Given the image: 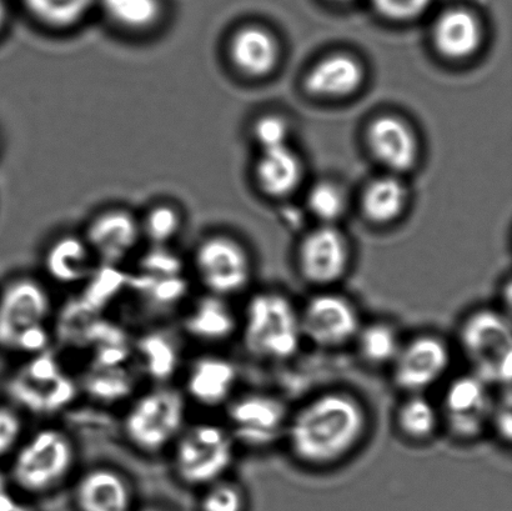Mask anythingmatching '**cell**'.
Segmentation results:
<instances>
[{
  "instance_id": "6",
  "label": "cell",
  "mask_w": 512,
  "mask_h": 511,
  "mask_svg": "<svg viewBox=\"0 0 512 511\" xmlns=\"http://www.w3.org/2000/svg\"><path fill=\"white\" fill-rule=\"evenodd\" d=\"M238 447L224 423L189 422L168 452L175 482L197 493L230 477Z\"/></svg>"
},
{
  "instance_id": "3",
  "label": "cell",
  "mask_w": 512,
  "mask_h": 511,
  "mask_svg": "<svg viewBox=\"0 0 512 511\" xmlns=\"http://www.w3.org/2000/svg\"><path fill=\"white\" fill-rule=\"evenodd\" d=\"M57 303L42 277L18 274L0 288V352L19 359L52 349Z\"/></svg>"
},
{
  "instance_id": "17",
  "label": "cell",
  "mask_w": 512,
  "mask_h": 511,
  "mask_svg": "<svg viewBox=\"0 0 512 511\" xmlns=\"http://www.w3.org/2000/svg\"><path fill=\"white\" fill-rule=\"evenodd\" d=\"M99 265L122 267L142 242L140 220L128 210H105L90 220L83 235Z\"/></svg>"
},
{
  "instance_id": "2",
  "label": "cell",
  "mask_w": 512,
  "mask_h": 511,
  "mask_svg": "<svg viewBox=\"0 0 512 511\" xmlns=\"http://www.w3.org/2000/svg\"><path fill=\"white\" fill-rule=\"evenodd\" d=\"M77 439L62 425L44 422L28 430L7 462V482L29 500L48 498L69 488L80 470Z\"/></svg>"
},
{
  "instance_id": "21",
  "label": "cell",
  "mask_w": 512,
  "mask_h": 511,
  "mask_svg": "<svg viewBox=\"0 0 512 511\" xmlns=\"http://www.w3.org/2000/svg\"><path fill=\"white\" fill-rule=\"evenodd\" d=\"M369 143L376 158L393 170L409 169L418 152L411 130L393 117L379 118L371 124Z\"/></svg>"
},
{
  "instance_id": "32",
  "label": "cell",
  "mask_w": 512,
  "mask_h": 511,
  "mask_svg": "<svg viewBox=\"0 0 512 511\" xmlns=\"http://www.w3.org/2000/svg\"><path fill=\"white\" fill-rule=\"evenodd\" d=\"M140 220L142 237L150 247H170L183 229V215L172 204H158Z\"/></svg>"
},
{
  "instance_id": "5",
  "label": "cell",
  "mask_w": 512,
  "mask_h": 511,
  "mask_svg": "<svg viewBox=\"0 0 512 511\" xmlns=\"http://www.w3.org/2000/svg\"><path fill=\"white\" fill-rule=\"evenodd\" d=\"M5 399L25 417L50 419L67 412L80 397L77 378L53 348L19 359L4 380Z\"/></svg>"
},
{
  "instance_id": "15",
  "label": "cell",
  "mask_w": 512,
  "mask_h": 511,
  "mask_svg": "<svg viewBox=\"0 0 512 511\" xmlns=\"http://www.w3.org/2000/svg\"><path fill=\"white\" fill-rule=\"evenodd\" d=\"M179 387L190 405L204 409L227 407L237 390L239 373L232 359L202 352L185 362Z\"/></svg>"
},
{
  "instance_id": "40",
  "label": "cell",
  "mask_w": 512,
  "mask_h": 511,
  "mask_svg": "<svg viewBox=\"0 0 512 511\" xmlns=\"http://www.w3.org/2000/svg\"><path fill=\"white\" fill-rule=\"evenodd\" d=\"M134 511H179L174 505L162 500H150V502L140 503Z\"/></svg>"
},
{
  "instance_id": "10",
  "label": "cell",
  "mask_w": 512,
  "mask_h": 511,
  "mask_svg": "<svg viewBox=\"0 0 512 511\" xmlns=\"http://www.w3.org/2000/svg\"><path fill=\"white\" fill-rule=\"evenodd\" d=\"M192 270L202 292L232 300L249 287L253 275L247 250L224 235H213L198 244Z\"/></svg>"
},
{
  "instance_id": "29",
  "label": "cell",
  "mask_w": 512,
  "mask_h": 511,
  "mask_svg": "<svg viewBox=\"0 0 512 511\" xmlns=\"http://www.w3.org/2000/svg\"><path fill=\"white\" fill-rule=\"evenodd\" d=\"M440 423L439 409L424 394L408 395L396 409V428L411 442L423 443L433 438Z\"/></svg>"
},
{
  "instance_id": "20",
  "label": "cell",
  "mask_w": 512,
  "mask_h": 511,
  "mask_svg": "<svg viewBox=\"0 0 512 511\" xmlns=\"http://www.w3.org/2000/svg\"><path fill=\"white\" fill-rule=\"evenodd\" d=\"M132 357L149 384L175 383L185 364L182 339L162 327L145 330L135 338Z\"/></svg>"
},
{
  "instance_id": "7",
  "label": "cell",
  "mask_w": 512,
  "mask_h": 511,
  "mask_svg": "<svg viewBox=\"0 0 512 511\" xmlns=\"http://www.w3.org/2000/svg\"><path fill=\"white\" fill-rule=\"evenodd\" d=\"M238 334L250 357L263 362H285L299 352L304 340L300 310L279 292L256 293L239 317Z\"/></svg>"
},
{
  "instance_id": "41",
  "label": "cell",
  "mask_w": 512,
  "mask_h": 511,
  "mask_svg": "<svg viewBox=\"0 0 512 511\" xmlns=\"http://www.w3.org/2000/svg\"><path fill=\"white\" fill-rule=\"evenodd\" d=\"M9 23V9L5 0H0V35L7 29Z\"/></svg>"
},
{
  "instance_id": "12",
  "label": "cell",
  "mask_w": 512,
  "mask_h": 511,
  "mask_svg": "<svg viewBox=\"0 0 512 511\" xmlns=\"http://www.w3.org/2000/svg\"><path fill=\"white\" fill-rule=\"evenodd\" d=\"M69 488L74 511H134L139 504L134 480L113 464L80 468Z\"/></svg>"
},
{
  "instance_id": "1",
  "label": "cell",
  "mask_w": 512,
  "mask_h": 511,
  "mask_svg": "<svg viewBox=\"0 0 512 511\" xmlns=\"http://www.w3.org/2000/svg\"><path fill=\"white\" fill-rule=\"evenodd\" d=\"M369 425L368 409L356 395L333 390L316 395L290 414L284 440L298 462L326 468L353 454Z\"/></svg>"
},
{
  "instance_id": "13",
  "label": "cell",
  "mask_w": 512,
  "mask_h": 511,
  "mask_svg": "<svg viewBox=\"0 0 512 511\" xmlns=\"http://www.w3.org/2000/svg\"><path fill=\"white\" fill-rule=\"evenodd\" d=\"M304 340L316 347L336 349L354 342L363 327L358 307L338 293L314 295L300 310Z\"/></svg>"
},
{
  "instance_id": "27",
  "label": "cell",
  "mask_w": 512,
  "mask_h": 511,
  "mask_svg": "<svg viewBox=\"0 0 512 511\" xmlns=\"http://www.w3.org/2000/svg\"><path fill=\"white\" fill-rule=\"evenodd\" d=\"M260 187L270 195H285L294 190L301 177V165L288 145L266 150L256 165Z\"/></svg>"
},
{
  "instance_id": "37",
  "label": "cell",
  "mask_w": 512,
  "mask_h": 511,
  "mask_svg": "<svg viewBox=\"0 0 512 511\" xmlns=\"http://www.w3.org/2000/svg\"><path fill=\"white\" fill-rule=\"evenodd\" d=\"M381 15L393 20H409L419 17L428 9L431 0H373Z\"/></svg>"
},
{
  "instance_id": "38",
  "label": "cell",
  "mask_w": 512,
  "mask_h": 511,
  "mask_svg": "<svg viewBox=\"0 0 512 511\" xmlns=\"http://www.w3.org/2000/svg\"><path fill=\"white\" fill-rule=\"evenodd\" d=\"M490 427H493L501 442L511 444L512 439V397L511 387L503 388V394L495 399L493 417Z\"/></svg>"
},
{
  "instance_id": "36",
  "label": "cell",
  "mask_w": 512,
  "mask_h": 511,
  "mask_svg": "<svg viewBox=\"0 0 512 511\" xmlns=\"http://www.w3.org/2000/svg\"><path fill=\"white\" fill-rule=\"evenodd\" d=\"M254 138L263 152L285 147L288 125L278 117L261 118L254 125Z\"/></svg>"
},
{
  "instance_id": "14",
  "label": "cell",
  "mask_w": 512,
  "mask_h": 511,
  "mask_svg": "<svg viewBox=\"0 0 512 511\" xmlns=\"http://www.w3.org/2000/svg\"><path fill=\"white\" fill-rule=\"evenodd\" d=\"M451 350L439 335L420 334L401 345L390 365L396 387L406 395L424 394L449 372Z\"/></svg>"
},
{
  "instance_id": "9",
  "label": "cell",
  "mask_w": 512,
  "mask_h": 511,
  "mask_svg": "<svg viewBox=\"0 0 512 511\" xmlns=\"http://www.w3.org/2000/svg\"><path fill=\"white\" fill-rule=\"evenodd\" d=\"M225 410V427L237 447L270 448L285 437L290 414L275 395L261 392L235 394Z\"/></svg>"
},
{
  "instance_id": "22",
  "label": "cell",
  "mask_w": 512,
  "mask_h": 511,
  "mask_svg": "<svg viewBox=\"0 0 512 511\" xmlns=\"http://www.w3.org/2000/svg\"><path fill=\"white\" fill-rule=\"evenodd\" d=\"M95 10L114 28L134 35L154 32L167 17L165 0H97Z\"/></svg>"
},
{
  "instance_id": "8",
  "label": "cell",
  "mask_w": 512,
  "mask_h": 511,
  "mask_svg": "<svg viewBox=\"0 0 512 511\" xmlns=\"http://www.w3.org/2000/svg\"><path fill=\"white\" fill-rule=\"evenodd\" d=\"M459 344L476 375L493 387L509 388L512 379L510 315L480 308L466 315L459 328Z\"/></svg>"
},
{
  "instance_id": "33",
  "label": "cell",
  "mask_w": 512,
  "mask_h": 511,
  "mask_svg": "<svg viewBox=\"0 0 512 511\" xmlns=\"http://www.w3.org/2000/svg\"><path fill=\"white\" fill-rule=\"evenodd\" d=\"M244 488L227 477L197 492V511H247Z\"/></svg>"
},
{
  "instance_id": "39",
  "label": "cell",
  "mask_w": 512,
  "mask_h": 511,
  "mask_svg": "<svg viewBox=\"0 0 512 511\" xmlns=\"http://www.w3.org/2000/svg\"><path fill=\"white\" fill-rule=\"evenodd\" d=\"M0 511H39L34 502L15 492L7 479L0 483Z\"/></svg>"
},
{
  "instance_id": "4",
  "label": "cell",
  "mask_w": 512,
  "mask_h": 511,
  "mask_svg": "<svg viewBox=\"0 0 512 511\" xmlns=\"http://www.w3.org/2000/svg\"><path fill=\"white\" fill-rule=\"evenodd\" d=\"M189 408L177 383L149 384L124 404L120 417L123 442L140 457L167 455L190 422Z\"/></svg>"
},
{
  "instance_id": "35",
  "label": "cell",
  "mask_w": 512,
  "mask_h": 511,
  "mask_svg": "<svg viewBox=\"0 0 512 511\" xmlns=\"http://www.w3.org/2000/svg\"><path fill=\"white\" fill-rule=\"evenodd\" d=\"M309 208L316 217L323 220L339 218L345 207L341 190L330 183H320L310 190Z\"/></svg>"
},
{
  "instance_id": "31",
  "label": "cell",
  "mask_w": 512,
  "mask_h": 511,
  "mask_svg": "<svg viewBox=\"0 0 512 511\" xmlns=\"http://www.w3.org/2000/svg\"><path fill=\"white\" fill-rule=\"evenodd\" d=\"M405 202L404 185L395 178H381L366 190L364 209L375 222H389L398 217Z\"/></svg>"
},
{
  "instance_id": "23",
  "label": "cell",
  "mask_w": 512,
  "mask_h": 511,
  "mask_svg": "<svg viewBox=\"0 0 512 511\" xmlns=\"http://www.w3.org/2000/svg\"><path fill=\"white\" fill-rule=\"evenodd\" d=\"M278 45L265 29L245 27L233 35L229 44V55L240 72L263 77L273 70L278 62Z\"/></svg>"
},
{
  "instance_id": "30",
  "label": "cell",
  "mask_w": 512,
  "mask_h": 511,
  "mask_svg": "<svg viewBox=\"0 0 512 511\" xmlns=\"http://www.w3.org/2000/svg\"><path fill=\"white\" fill-rule=\"evenodd\" d=\"M354 342L360 358L374 367L393 364L404 343L398 329L388 322L363 325Z\"/></svg>"
},
{
  "instance_id": "25",
  "label": "cell",
  "mask_w": 512,
  "mask_h": 511,
  "mask_svg": "<svg viewBox=\"0 0 512 511\" xmlns=\"http://www.w3.org/2000/svg\"><path fill=\"white\" fill-rule=\"evenodd\" d=\"M363 79V69L354 58L334 55L311 70L306 84L311 93L324 97H343L355 92Z\"/></svg>"
},
{
  "instance_id": "19",
  "label": "cell",
  "mask_w": 512,
  "mask_h": 511,
  "mask_svg": "<svg viewBox=\"0 0 512 511\" xmlns=\"http://www.w3.org/2000/svg\"><path fill=\"white\" fill-rule=\"evenodd\" d=\"M349 267V248L343 235L321 228L304 240L299 252L300 273L315 287L328 288L343 279Z\"/></svg>"
},
{
  "instance_id": "34",
  "label": "cell",
  "mask_w": 512,
  "mask_h": 511,
  "mask_svg": "<svg viewBox=\"0 0 512 511\" xmlns=\"http://www.w3.org/2000/svg\"><path fill=\"white\" fill-rule=\"evenodd\" d=\"M29 419L13 404L0 403V462L7 463L28 433Z\"/></svg>"
},
{
  "instance_id": "16",
  "label": "cell",
  "mask_w": 512,
  "mask_h": 511,
  "mask_svg": "<svg viewBox=\"0 0 512 511\" xmlns=\"http://www.w3.org/2000/svg\"><path fill=\"white\" fill-rule=\"evenodd\" d=\"M179 332L202 347H218L239 333V314L232 299L202 292L180 310Z\"/></svg>"
},
{
  "instance_id": "18",
  "label": "cell",
  "mask_w": 512,
  "mask_h": 511,
  "mask_svg": "<svg viewBox=\"0 0 512 511\" xmlns=\"http://www.w3.org/2000/svg\"><path fill=\"white\" fill-rule=\"evenodd\" d=\"M98 265L83 235L64 234L44 250L42 278L52 288H82Z\"/></svg>"
},
{
  "instance_id": "42",
  "label": "cell",
  "mask_w": 512,
  "mask_h": 511,
  "mask_svg": "<svg viewBox=\"0 0 512 511\" xmlns=\"http://www.w3.org/2000/svg\"><path fill=\"white\" fill-rule=\"evenodd\" d=\"M334 2H350V0H334Z\"/></svg>"
},
{
  "instance_id": "28",
  "label": "cell",
  "mask_w": 512,
  "mask_h": 511,
  "mask_svg": "<svg viewBox=\"0 0 512 511\" xmlns=\"http://www.w3.org/2000/svg\"><path fill=\"white\" fill-rule=\"evenodd\" d=\"M78 382L80 394L104 405L125 404L135 393L133 375L123 367H92Z\"/></svg>"
},
{
  "instance_id": "26",
  "label": "cell",
  "mask_w": 512,
  "mask_h": 511,
  "mask_svg": "<svg viewBox=\"0 0 512 511\" xmlns=\"http://www.w3.org/2000/svg\"><path fill=\"white\" fill-rule=\"evenodd\" d=\"M20 4L40 27L67 32L87 20L97 7V0H20Z\"/></svg>"
},
{
  "instance_id": "24",
  "label": "cell",
  "mask_w": 512,
  "mask_h": 511,
  "mask_svg": "<svg viewBox=\"0 0 512 511\" xmlns=\"http://www.w3.org/2000/svg\"><path fill=\"white\" fill-rule=\"evenodd\" d=\"M434 40L436 47L446 57H470L481 43L480 23L473 14L464 9L449 10L436 22Z\"/></svg>"
},
{
  "instance_id": "11",
  "label": "cell",
  "mask_w": 512,
  "mask_h": 511,
  "mask_svg": "<svg viewBox=\"0 0 512 511\" xmlns=\"http://www.w3.org/2000/svg\"><path fill=\"white\" fill-rule=\"evenodd\" d=\"M490 385L474 374L455 378L446 388L440 419L451 437L474 442L490 427L495 398Z\"/></svg>"
}]
</instances>
